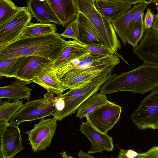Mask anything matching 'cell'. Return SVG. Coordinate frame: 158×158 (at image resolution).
Listing matches in <instances>:
<instances>
[{"label": "cell", "mask_w": 158, "mask_h": 158, "mask_svg": "<svg viewBox=\"0 0 158 158\" xmlns=\"http://www.w3.org/2000/svg\"><path fill=\"white\" fill-rule=\"evenodd\" d=\"M66 41L57 32L19 38L0 50V61L20 56H36L55 60Z\"/></svg>", "instance_id": "obj_1"}, {"label": "cell", "mask_w": 158, "mask_h": 158, "mask_svg": "<svg viewBox=\"0 0 158 158\" xmlns=\"http://www.w3.org/2000/svg\"><path fill=\"white\" fill-rule=\"evenodd\" d=\"M158 87V66L143 63L130 71L113 74L100 89L106 95L124 91L143 94Z\"/></svg>", "instance_id": "obj_2"}, {"label": "cell", "mask_w": 158, "mask_h": 158, "mask_svg": "<svg viewBox=\"0 0 158 158\" xmlns=\"http://www.w3.org/2000/svg\"><path fill=\"white\" fill-rule=\"evenodd\" d=\"M113 70H110L78 87L70 89L65 94H61L64 100V108L62 111L52 116L57 120L61 121L69 115L74 114L80 105L96 94L102 85L112 76Z\"/></svg>", "instance_id": "obj_3"}, {"label": "cell", "mask_w": 158, "mask_h": 158, "mask_svg": "<svg viewBox=\"0 0 158 158\" xmlns=\"http://www.w3.org/2000/svg\"><path fill=\"white\" fill-rule=\"evenodd\" d=\"M78 11L83 13L98 32L104 45L118 56L121 45L110 20L100 13L91 0H75Z\"/></svg>", "instance_id": "obj_4"}, {"label": "cell", "mask_w": 158, "mask_h": 158, "mask_svg": "<svg viewBox=\"0 0 158 158\" xmlns=\"http://www.w3.org/2000/svg\"><path fill=\"white\" fill-rule=\"evenodd\" d=\"M120 62V59L116 54L105 57L84 69L67 72L60 80L66 90L76 88L99 75L113 69Z\"/></svg>", "instance_id": "obj_5"}, {"label": "cell", "mask_w": 158, "mask_h": 158, "mask_svg": "<svg viewBox=\"0 0 158 158\" xmlns=\"http://www.w3.org/2000/svg\"><path fill=\"white\" fill-rule=\"evenodd\" d=\"M54 94L48 92L44 98L28 101L13 116L9 123L19 125L21 123L42 119L51 115L56 109L54 104Z\"/></svg>", "instance_id": "obj_6"}, {"label": "cell", "mask_w": 158, "mask_h": 158, "mask_svg": "<svg viewBox=\"0 0 158 158\" xmlns=\"http://www.w3.org/2000/svg\"><path fill=\"white\" fill-rule=\"evenodd\" d=\"M131 119L139 129H158V87L142 101Z\"/></svg>", "instance_id": "obj_7"}, {"label": "cell", "mask_w": 158, "mask_h": 158, "mask_svg": "<svg viewBox=\"0 0 158 158\" xmlns=\"http://www.w3.org/2000/svg\"><path fill=\"white\" fill-rule=\"evenodd\" d=\"M33 17L27 7L20 10L0 27V50L17 40Z\"/></svg>", "instance_id": "obj_8"}, {"label": "cell", "mask_w": 158, "mask_h": 158, "mask_svg": "<svg viewBox=\"0 0 158 158\" xmlns=\"http://www.w3.org/2000/svg\"><path fill=\"white\" fill-rule=\"evenodd\" d=\"M121 111L120 106L109 101L98 107L85 117L97 129L107 133L119 121Z\"/></svg>", "instance_id": "obj_9"}, {"label": "cell", "mask_w": 158, "mask_h": 158, "mask_svg": "<svg viewBox=\"0 0 158 158\" xmlns=\"http://www.w3.org/2000/svg\"><path fill=\"white\" fill-rule=\"evenodd\" d=\"M57 121L54 117L42 118L32 129L25 132L33 152L45 150L50 145L56 132Z\"/></svg>", "instance_id": "obj_10"}, {"label": "cell", "mask_w": 158, "mask_h": 158, "mask_svg": "<svg viewBox=\"0 0 158 158\" xmlns=\"http://www.w3.org/2000/svg\"><path fill=\"white\" fill-rule=\"evenodd\" d=\"M133 51L143 63L158 66L157 33L152 28L146 30L143 38Z\"/></svg>", "instance_id": "obj_11"}, {"label": "cell", "mask_w": 158, "mask_h": 158, "mask_svg": "<svg viewBox=\"0 0 158 158\" xmlns=\"http://www.w3.org/2000/svg\"><path fill=\"white\" fill-rule=\"evenodd\" d=\"M0 138L1 157L12 158L24 149L23 146L18 125L9 123L8 125Z\"/></svg>", "instance_id": "obj_12"}, {"label": "cell", "mask_w": 158, "mask_h": 158, "mask_svg": "<svg viewBox=\"0 0 158 158\" xmlns=\"http://www.w3.org/2000/svg\"><path fill=\"white\" fill-rule=\"evenodd\" d=\"M80 130L90 141L92 146L88 153L101 152L103 151H111L114 148L112 137L94 127L87 120L82 122Z\"/></svg>", "instance_id": "obj_13"}, {"label": "cell", "mask_w": 158, "mask_h": 158, "mask_svg": "<svg viewBox=\"0 0 158 158\" xmlns=\"http://www.w3.org/2000/svg\"><path fill=\"white\" fill-rule=\"evenodd\" d=\"M53 62L40 56H27L15 78L25 85L29 84L32 82L34 77L38 75L44 68L53 64Z\"/></svg>", "instance_id": "obj_14"}, {"label": "cell", "mask_w": 158, "mask_h": 158, "mask_svg": "<svg viewBox=\"0 0 158 158\" xmlns=\"http://www.w3.org/2000/svg\"><path fill=\"white\" fill-rule=\"evenodd\" d=\"M32 82L44 88L47 91L57 95L62 94L66 89L62 81L58 77L53 64L44 68L38 75L34 77Z\"/></svg>", "instance_id": "obj_15"}, {"label": "cell", "mask_w": 158, "mask_h": 158, "mask_svg": "<svg viewBox=\"0 0 158 158\" xmlns=\"http://www.w3.org/2000/svg\"><path fill=\"white\" fill-rule=\"evenodd\" d=\"M60 21L67 26L76 18L78 10L75 0H46Z\"/></svg>", "instance_id": "obj_16"}, {"label": "cell", "mask_w": 158, "mask_h": 158, "mask_svg": "<svg viewBox=\"0 0 158 158\" xmlns=\"http://www.w3.org/2000/svg\"><path fill=\"white\" fill-rule=\"evenodd\" d=\"M76 18L78 23V41L85 44L104 45L103 42L96 29L82 12L78 11Z\"/></svg>", "instance_id": "obj_17"}, {"label": "cell", "mask_w": 158, "mask_h": 158, "mask_svg": "<svg viewBox=\"0 0 158 158\" xmlns=\"http://www.w3.org/2000/svg\"><path fill=\"white\" fill-rule=\"evenodd\" d=\"M27 4L33 17L43 23L53 22L58 25L61 23L46 1L28 0Z\"/></svg>", "instance_id": "obj_18"}, {"label": "cell", "mask_w": 158, "mask_h": 158, "mask_svg": "<svg viewBox=\"0 0 158 158\" xmlns=\"http://www.w3.org/2000/svg\"><path fill=\"white\" fill-rule=\"evenodd\" d=\"M147 4L148 3L143 2L134 4L126 12L123 13L116 19L110 20L115 32L124 46H126L127 43L126 32L129 26L133 20L135 14Z\"/></svg>", "instance_id": "obj_19"}, {"label": "cell", "mask_w": 158, "mask_h": 158, "mask_svg": "<svg viewBox=\"0 0 158 158\" xmlns=\"http://www.w3.org/2000/svg\"><path fill=\"white\" fill-rule=\"evenodd\" d=\"M96 9L103 15L110 20L118 17L129 10L133 5L107 0L94 1Z\"/></svg>", "instance_id": "obj_20"}, {"label": "cell", "mask_w": 158, "mask_h": 158, "mask_svg": "<svg viewBox=\"0 0 158 158\" xmlns=\"http://www.w3.org/2000/svg\"><path fill=\"white\" fill-rule=\"evenodd\" d=\"M87 52L85 49L76 43L74 40L66 41L59 57L53 62V69L55 70L60 69L74 58Z\"/></svg>", "instance_id": "obj_21"}, {"label": "cell", "mask_w": 158, "mask_h": 158, "mask_svg": "<svg viewBox=\"0 0 158 158\" xmlns=\"http://www.w3.org/2000/svg\"><path fill=\"white\" fill-rule=\"evenodd\" d=\"M32 89L17 80L10 85L0 87V98H6L14 101L21 99L29 101Z\"/></svg>", "instance_id": "obj_22"}, {"label": "cell", "mask_w": 158, "mask_h": 158, "mask_svg": "<svg viewBox=\"0 0 158 158\" xmlns=\"http://www.w3.org/2000/svg\"><path fill=\"white\" fill-rule=\"evenodd\" d=\"M106 94H95L84 101L77 109L76 117L81 119L100 106L108 102Z\"/></svg>", "instance_id": "obj_23"}, {"label": "cell", "mask_w": 158, "mask_h": 158, "mask_svg": "<svg viewBox=\"0 0 158 158\" xmlns=\"http://www.w3.org/2000/svg\"><path fill=\"white\" fill-rule=\"evenodd\" d=\"M27 56H20L0 61V77H15Z\"/></svg>", "instance_id": "obj_24"}, {"label": "cell", "mask_w": 158, "mask_h": 158, "mask_svg": "<svg viewBox=\"0 0 158 158\" xmlns=\"http://www.w3.org/2000/svg\"><path fill=\"white\" fill-rule=\"evenodd\" d=\"M56 30V25L54 24L30 22L19 38L54 33Z\"/></svg>", "instance_id": "obj_25"}, {"label": "cell", "mask_w": 158, "mask_h": 158, "mask_svg": "<svg viewBox=\"0 0 158 158\" xmlns=\"http://www.w3.org/2000/svg\"><path fill=\"white\" fill-rule=\"evenodd\" d=\"M23 101L20 100L11 102L1 101L0 103V123H8L13 116L24 105Z\"/></svg>", "instance_id": "obj_26"}, {"label": "cell", "mask_w": 158, "mask_h": 158, "mask_svg": "<svg viewBox=\"0 0 158 158\" xmlns=\"http://www.w3.org/2000/svg\"><path fill=\"white\" fill-rule=\"evenodd\" d=\"M143 22L136 23L132 21L129 26L126 33L127 42L133 48L137 46L144 32Z\"/></svg>", "instance_id": "obj_27"}, {"label": "cell", "mask_w": 158, "mask_h": 158, "mask_svg": "<svg viewBox=\"0 0 158 158\" xmlns=\"http://www.w3.org/2000/svg\"><path fill=\"white\" fill-rule=\"evenodd\" d=\"M21 8L16 6L11 0H0V27L16 14Z\"/></svg>", "instance_id": "obj_28"}, {"label": "cell", "mask_w": 158, "mask_h": 158, "mask_svg": "<svg viewBox=\"0 0 158 158\" xmlns=\"http://www.w3.org/2000/svg\"><path fill=\"white\" fill-rule=\"evenodd\" d=\"M118 158H158V146H154L143 153H138L132 149H120Z\"/></svg>", "instance_id": "obj_29"}, {"label": "cell", "mask_w": 158, "mask_h": 158, "mask_svg": "<svg viewBox=\"0 0 158 158\" xmlns=\"http://www.w3.org/2000/svg\"><path fill=\"white\" fill-rule=\"evenodd\" d=\"M74 40L76 43L83 47L92 55L104 57L116 54L104 45L85 44Z\"/></svg>", "instance_id": "obj_30"}, {"label": "cell", "mask_w": 158, "mask_h": 158, "mask_svg": "<svg viewBox=\"0 0 158 158\" xmlns=\"http://www.w3.org/2000/svg\"><path fill=\"white\" fill-rule=\"evenodd\" d=\"M61 35L64 38H71L76 41H78V23L76 18L67 26L65 30Z\"/></svg>", "instance_id": "obj_31"}, {"label": "cell", "mask_w": 158, "mask_h": 158, "mask_svg": "<svg viewBox=\"0 0 158 158\" xmlns=\"http://www.w3.org/2000/svg\"><path fill=\"white\" fill-rule=\"evenodd\" d=\"M154 18V15L151 9L149 8H147L143 20L144 30H147L152 28Z\"/></svg>", "instance_id": "obj_32"}, {"label": "cell", "mask_w": 158, "mask_h": 158, "mask_svg": "<svg viewBox=\"0 0 158 158\" xmlns=\"http://www.w3.org/2000/svg\"><path fill=\"white\" fill-rule=\"evenodd\" d=\"M149 4H147L139 10L135 14L132 21L136 23L143 22V17L144 11Z\"/></svg>", "instance_id": "obj_33"}, {"label": "cell", "mask_w": 158, "mask_h": 158, "mask_svg": "<svg viewBox=\"0 0 158 158\" xmlns=\"http://www.w3.org/2000/svg\"><path fill=\"white\" fill-rule=\"evenodd\" d=\"M113 1L120 2L123 3H128L134 5L139 3H150L152 0H107Z\"/></svg>", "instance_id": "obj_34"}, {"label": "cell", "mask_w": 158, "mask_h": 158, "mask_svg": "<svg viewBox=\"0 0 158 158\" xmlns=\"http://www.w3.org/2000/svg\"><path fill=\"white\" fill-rule=\"evenodd\" d=\"M152 28L158 33V14L157 13L155 17Z\"/></svg>", "instance_id": "obj_35"}, {"label": "cell", "mask_w": 158, "mask_h": 158, "mask_svg": "<svg viewBox=\"0 0 158 158\" xmlns=\"http://www.w3.org/2000/svg\"><path fill=\"white\" fill-rule=\"evenodd\" d=\"M78 156L80 158H94L95 157L90 155L88 153H85L83 152L82 150L80 151L77 154Z\"/></svg>", "instance_id": "obj_36"}, {"label": "cell", "mask_w": 158, "mask_h": 158, "mask_svg": "<svg viewBox=\"0 0 158 158\" xmlns=\"http://www.w3.org/2000/svg\"><path fill=\"white\" fill-rule=\"evenodd\" d=\"M60 154L61 155V157L64 158H73L72 157L67 155L66 152L64 151L61 153Z\"/></svg>", "instance_id": "obj_37"}, {"label": "cell", "mask_w": 158, "mask_h": 158, "mask_svg": "<svg viewBox=\"0 0 158 158\" xmlns=\"http://www.w3.org/2000/svg\"><path fill=\"white\" fill-rule=\"evenodd\" d=\"M152 2L154 3H158V0H152Z\"/></svg>", "instance_id": "obj_38"}, {"label": "cell", "mask_w": 158, "mask_h": 158, "mask_svg": "<svg viewBox=\"0 0 158 158\" xmlns=\"http://www.w3.org/2000/svg\"><path fill=\"white\" fill-rule=\"evenodd\" d=\"M40 0L42 2H44V1H46V0Z\"/></svg>", "instance_id": "obj_39"}, {"label": "cell", "mask_w": 158, "mask_h": 158, "mask_svg": "<svg viewBox=\"0 0 158 158\" xmlns=\"http://www.w3.org/2000/svg\"><path fill=\"white\" fill-rule=\"evenodd\" d=\"M93 1H99V0H91Z\"/></svg>", "instance_id": "obj_40"}, {"label": "cell", "mask_w": 158, "mask_h": 158, "mask_svg": "<svg viewBox=\"0 0 158 158\" xmlns=\"http://www.w3.org/2000/svg\"><path fill=\"white\" fill-rule=\"evenodd\" d=\"M157 13L158 14V6L157 7Z\"/></svg>", "instance_id": "obj_41"}, {"label": "cell", "mask_w": 158, "mask_h": 158, "mask_svg": "<svg viewBox=\"0 0 158 158\" xmlns=\"http://www.w3.org/2000/svg\"><path fill=\"white\" fill-rule=\"evenodd\" d=\"M158 34V33H157Z\"/></svg>", "instance_id": "obj_42"}]
</instances>
